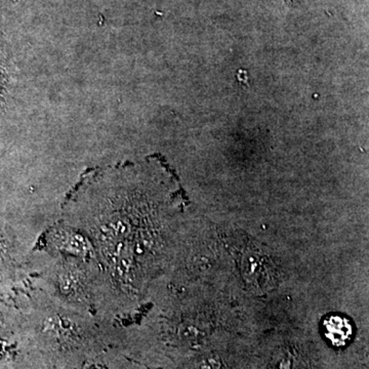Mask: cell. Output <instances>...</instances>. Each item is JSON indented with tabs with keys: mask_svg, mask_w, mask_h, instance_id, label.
I'll list each match as a JSON object with an SVG mask.
<instances>
[{
	"mask_svg": "<svg viewBox=\"0 0 369 369\" xmlns=\"http://www.w3.org/2000/svg\"><path fill=\"white\" fill-rule=\"evenodd\" d=\"M324 334L327 340L336 347L347 345L353 334L352 324L347 318L341 316H331L325 319Z\"/></svg>",
	"mask_w": 369,
	"mask_h": 369,
	"instance_id": "6da1fadb",
	"label": "cell"
},
{
	"mask_svg": "<svg viewBox=\"0 0 369 369\" xmlns=\"http://www.w3.org/2000/svg\"><path fill=\"white\" fill-rule=\"evenodd\" d=\"M88 369H102L100 366L97 365V364H93V365H89Z\"/></svg>",
	"mask_w": 369,
	"mask_h": 369,
	"instance_id": "7a4b0ae2",
	"label": "cell"
}]
</instances>
